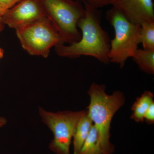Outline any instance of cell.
<instances>
[{"label": "cell", "instance_id": "1", "mask_svg": "<svg viewBox=\"0 0 154 154\" xmlns=\"http://www.w3.org/2000/svg\"><path fill=\"white\" fill-rule=\"evenodd\" d=\"M85 14L79 21L78 27L81 30L79 41L68 45H59L55 47L59 56L77 58L81 56L95 58L105 64L110 63V38L108 32L101 25L102 13L85 0H83Z\"/></svg>", "mask_w": 154, "mask_h": 154}, {"label": "cell", "instance_id": "2", "mask_svg": "<svg viewBox=\"0 0 154 154\" xmlns=\"http://www.w3.org/2000/svg\"><path fill=\"white\" fill-rule=\"evenodd\" d=\"M105 90V85L91 84L88 92L90 102L87 110L98 131L103 154H113L115 147L110 142V125L116 113L124 105L125 97L121 91L108 95Z\"/></svg>", "mask_w": 154, "mask_h": 154}, {"label": "cell", "instance_id": "3", "mask_svg": "<svg viewBox=\"0 0 154 154\" xmlns=\"http://www.w3.org/2000/svg\"><path fill=\"white\" fill-rule=\"evenodd\" d=\"M106 19L115 33L114 38L110 42V61L122 68L128 59L132 58L138 48L140 25L130 22L113 7L106 12Z\"/></svg>", "mask_w": 154, "mask_h": 154}, {"label": "cell", "instance_id": "4", "mask_svg": "<svg viewBox=\"0 0 154 154\" xmlns=\"http://www.w3.org/2000/svg\"><path fill=\"white\" fill-rule=\"evenodd\" d=\"M46 18L51 22L64 44L79 41L81 33L78 23L85 14L79 0H41Z\"/></svg>", "mask_w": 154, "mask_h": 154}, {"label": "cell", "instance_id": "5", "mask_svg": "<svg viewBox=\"0 0 154 154\" xmlns=\"http://www.w3.org/2000/svg\"><path fill=\"white\" fill-rule=\"evenodd\" d=\"M88 110L53 112L38 108V113L42 122L51 131L53 139L49 148L56 154H71L70 146L77 124Z\"/></svg>", "mask_w": 154, "mask_h": 154}, {"label": "cell", "instance_id": "6", "mask_svg": "<svg viewBox=\"0 0 154 154\" xmlns=\"http://www.w3.org/2000/svg\"><path fill=\"white\" fill-rule=\"evenodd\" d=\"M16 31L23 49L30 55L47 58L52 47L64 44L46 17Z\"/></svg>", "mask_w": 154, "mask_h": 154}, {"label": "cell", "instance_id": "7", "mask_svg": "<svg viewBox=\"0 0 154 154\" xmlns=\"http://www.w3.org/2000/svg\"><path fill=\"white\" fill-rule=\"evenodd\" d=\"M5 25L20 29L46 17L41 0H21L2 16Z\"/></svg>", "mask_w": 154, "mask_h": 154}, {"label": "cell", "instance_id": "8", "mask_svg": "<svg viewBox=\"0 0 154 154\" xmlns=\"http://www.w3.org/2000/svg\"><path fill=\"white\" fill-rule=\"evenodd\" d=\"M110 5L132 23L154 22L153 0H111Z\"/></svg>", "mask_w": 154, "mask_h": 154}, {"label": "cell", "instance_id": "9", "mask_svg": "<svg viewBox=\"0 0 154 154\" xmlns=\"http://www.w3.org/2000/svg\"><path fill=\"white\" fill-rule=\"evenodd\" d=\"M93 122L88 112L82 116L78 122L72 138L74 154H78L88 138Z\"/></svg>", "mask_w": 154, "mask_h": 154}, {"label": "cell", "instance_id": "10", "mask_svg": "<svg viewBox=\"0 0 154 154\" xmlns=\"http://www.w3.org/2000/svg\"><path fill=\"white\" fill-rule=\"evenodd\" d=\"M154 95L149 91H146L138 97L131 107V118L137 122L144 121V116L151 104L154 103Z\"/></svg>", "mask_w": 154, "mask_h": 154}, {"label": "cell", "instance_id": "11", "mask_svg": "<svg viewBox=\"0 0 154 154\" xmlns=\"http://www.w3.org/2000/svg\"><path fill=\"white\" fill-rule=\"evenodd\" d=\"M132 58L141 70L154 75V51L138 48Z\"/></svg>", "mask_w": 154, "mask_h": 154}, {"label": "cell", "instance_id": "12", "mask_svg": "<svg viewBox=\"0 0 154 154\" xmlns=\"http://www.w3.org/2000/svg\"><path fill=\"white\" fill-rule=\"evenodd\" d=\"M78 154H103L99 142L98 131L94 124Z\"/></svg>", "mask_w": 154, "mask_h": 154}, {"label": "cell", "instance_id": "13", "mask_svg": "<svg viewBox=\"0 0 154 154\" xmlns=\"http://www.w3.org/2000/svg\"><path fill=\"white\" fill-rule=\"evenodd\" d=\"M140 43L143 49L154 51V22H146L140 25Z\"/></svg>", "mask_w": 154, "mask_h": 154}, {"label": "cell", "instance_id": "14", "mask_svg": "<svg viewBox=\"0 0 154 154\" xmlns=\"http://www.w3.org/2000/svg\"><path fill=\"white\" fill-rule=\"evenodd\" d=\"M21 0H0V16H2L8 10Z\"/></svg>", "mask_w": 154, "mask_h": 154}, {"label": "cell", "instance_id": "15", "mask_svg": "<svg viewBox=\"0 0 154 154\" xmlns=\"http://www.w3.org/2000/svg\"><path fill=\"white\" fill-rule=\"evenodd\" d=\"M147 124H153L154 123V102L151 105L144 116V121Z\"/></svg>", "mask_w": 154, "mask_h": 154}, {"label": "cell", "instance_id": "16", "mask_svg": "<svg viewBox=\"0 0 154 154\" xmlns=\"http://www.w3.org/2000/svg\"><path fill=\"white\" fill-rule=\"evenodd\" d=\"M90 5L99 9L110 5L111 0H85Z\"/></svg>", "mask_w": 154, "mask_h": 154}, {"label": "cell", "instance_id": "17", "mask_svg": "<svg viewBox=\"0 0 154 154\" xmlns=\"http://www.w3.org/2000/svg\"><path fill=\"white\" fill-rule=\"evenodd\" d=\"M7 123V119L4 117H0V128L5 126Z\"/></svg>", "mask_w": 154, "mask_h": 154}, {"label": "cell", "instance_id": "18", "mask_svg": "<svg viewBox=\"0 0 154 154\" xmlns=\"http://www.w3.org/2000/svg\"><path fill=\"white\" fill-rule=\"evenodd\" d=\"M5 24L3 22L2 17V16H0V33L4 30L5 28Z\"/></svg>", "mask_w": 154, "mask_h": 154}, {"label": "cell", "instance_id": "19", "mask_svg": "<svg viewBox=\"0 0 154 154\" xmlns=\"http://www.w3.org/2000/svg\"><path fill=\"white\" fill-rule=\"evenodd\" d=\"M4 51L2 48L0 47V59L2 58L4 56Z\"/></svg>", "mask_w": 154, "mask_h": 154}]
</instances>
